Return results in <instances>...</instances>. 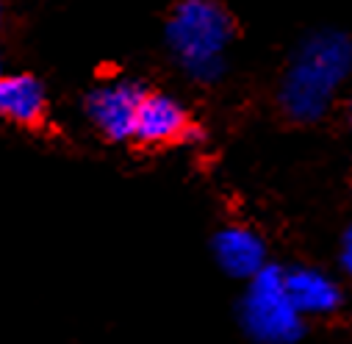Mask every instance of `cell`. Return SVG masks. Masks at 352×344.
I'll return each mask as SVG.
<instances>
[{"mask_svg":"<svg viewBox=\"0 0 352 344\" xmlns=\"http://www.w3.org/2000/svg\"><path fill=\"white\" fill-rule=\"evenodd\" d=\"M352 75V39L338 31L311 34L292 56L280 80V109L294 122L327 114Z\"/></svg>","mask_w":352,"mask_h":344,"instance_id":"cell-1","label":"cell"},{"mask_svg":"<svg viewBox=\"0 0 352 344\" xmlns=\"http://www.w3.org/2000/svg\"><path fill=\"white\" fill-rule=\"evenodd\" d=\"M233 36L236 23L219 0H178L164 25L175 64L197 83H217L225 75Z\"/></svg>","mask_w":352,"mask_h":344,"instance_id":"cell-2","label":"cell"},{"mask_svg":"<svg viewBox=\"0 0 352 344\" xmlns=\"http://www.w3.org/2000/svg\"><path fill=\"white\" fill-rule=\"evenodd\" d=\"M239 322L255 344H294L305 333V316L286 289V270L267 264L239 300Z\"/></svg>","mask_w":352,"mask_h":344,"instance_id":"cell-3","label":"cell"},{"mask_svg":"<svg viewBox=\"0 0 352 344\" xmlns=\"http://www.w3.org/2000/svg\"><path fill=\"white\" fill-rule=\"evenodd\" d=\"M144 86L131 78H111L92 86L83 98V111L92 128L109 142H131L136 133V114L144 98Z\"/></svg>","mask_w":352,"mask_h":344,"instance_id":"cell-4","label":"cell"},{"mask_svg":"<svg viewBox=\"0 0 352 344\" xmlns=\"http://www.w3.org/2000/svg\"><path fill=\"white\" fill-rule=\"evenodd\" d=\"M192 136V120L186 106L166 92H144L139 114H136V133L133 139L147 147L186 142Z\"/></svg>","mask_w":352,"mask_h":344,"instance_id":"cell-5","label":"cell"},{"mask_svg":"<svg viewBox=\"0 0 352 344\" xmlns=\"http://www.w3.org/2000/svg\"><path fill=\"white\" fill-rule=\"evenodd\" d=\"M211 252L225 275L244 283L267 267V244L255 230L244 225L219 228L211 239Z\"/></svg>","mask_w":352,"mask_h":344,"instance_id":"cell-6","label":"cell"},{"mask_svg":"<svg viewBox=\"0 0 352 344\" xmlns=\"http://www.w3.org/2000/svg\"><path fill=\"white\" fill-rule=\"evenodd\" d=\"M47 114V92L28 72H6L0 78V120L34 128Z\"/></svg>","mask_w":352,"mask_h":344,"instance_id":"cell-7","label":"cell"},{"mask_svg":"<svg viewBox=\"0 0 352 344\" xmlns=\"http://www.w3.org/2000/svg\"><path fill=\"white\" fill-rule=\"evenodd\" d=\"M286 289L302 316H327L341 308V289L338 283L314 267H292L286 270Z\"/></svg>","mask_w":352,"mask_h":344,"instance_id":"cell-8","label":"cell"},{"mask_svg":"<svg viewBox=\"0 0 352 344\" xmlns=\"http://www.w3.org/2000/svg\"><path fill=\"white\" fill-rule=\"evenodd\" d=\"M341 267L352 278V228L344 233V241H341Z\"/></svg>","mask_w":352,"mask_h":344,"instance_id":"cell-9","label":"cell"},{"mask_svg":"<svg viewBox=\"0 0 352 344\" xmlns=\"http://www.w3.org/2000/svg\"><path fill=\"white\" fill-rule=\"evenodd\" d=\"M6 75V64H3V56H0V78Z\"/></svg>","mask_w":352,"mask_h":344,"instance_id":"cell-10","label":"cell"},{"mask_svg":"<svg viewBox=\"0 0 352 344\" xmlns=\"http://www.w3.org/2000/svg\"><path fill=\"white\" fill-rule=\"evenodd\" d=\"M0 20H3V14H0Z\"/></svg>","mask_w":352,"mask_h":344,"instance_id":"cell-11","label":"cell"}]
</instances>
